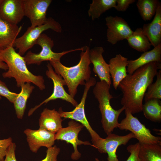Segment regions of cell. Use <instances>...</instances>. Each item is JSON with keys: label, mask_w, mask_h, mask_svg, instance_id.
Masks as SVG:
<instances>
[{"label": "cell", "mask_w": 161, "mask_h": 161, "mask_svg": "<svg viewBox=\"0 0 161 161\" xmlns=\"http://www.w3.org/2000/svg\"><path fill=\"white\" fill-rule=\"evenodd\" d=\"M128 58L120 54L116 55L109 61V73L114 88L116 90L120 82L127 75Z\"/></svg>", "instance_id": "obj_17"}, {"label": "cell", "mask_w": 161, "mask_h": 161, "mask_svg": "<svg viewBox=\"0 0 161 161\" xmlns=\"http://www.w3.org/2000/svg\"><path fill=\"white\" fill-rule=\"evenodd\" d=\"M60 151L56 145L47 148L45 158L41 161H58L57 157Z\"/></svg>", "instance_id": "obj_31"}, {"label": "cell", "mask_w": 161, "mask_h": 161, "mask_svg": "<svg viewBox=\"0 0 161 161\" xmlns=\"http://www.w3.org/2000/svg\"><path fill=\"white\" fill-rule=\"evenodd\" d=\"M125 110L126 117L119 123V129L131 131L140 143L161 144V137L153 135L149 129L137 117L127 110Z\"/></svg>", "instance_id": "obj_8"}, {"label": "cell", "mask_w": 161, "mask_h": 161, "mask_svg": "<svg viewBox=\"0 0 161 161\" xmlns=\"http://www.w3.org/2000/svg\"><path fill=\"white\" fill-rule=\"evenodd\" d=\"M161 63L152 62L136 70L120 83L119 87L123 93L121 104L132 114L142 111L143 100L149 86L152 83Z\"/></svg>", "instance_id": "obj_1"}, {"label": "cell", "mask_w": 161, "mask_h": 161, "mask_svg": "<svg viewBox=\"0 0 161 161\" xmlns=\"http://www.w3.org/2000/svg\"><path fill=\"white\" fill-rule=\"evenodd\" d=\"M140 148V144L139 142L129 145L127 149L130 154L126 161H141L139 157ZM95 161H101L97 158H95Z\"/></svg>", "instance_id": "obj_29"}, {"label": "cell", "mask_w": 161, "mask_h": 161, "mask_svg": "<svg viewBox=\"0 0 161 161\" xmlns=\"http://www.w3.org/2000/svg\"><path fill=\"white\" fill-rule=\"evenodd\" d=\"M0 69L6 70L8 67L7 64L0 58Z\"/></svg>", "instance_id": "obj_35"}, {"label": "cell", "mask_w": 161, "mask_h": 161, "mask_svg": "<svg viewBox=\"0 0 161 161\" xmlns=\"http://www.w3.org/2000/svg\"><path fill=\"white\" fill-rule=\"evenodd\" d=\"M47 69L46 72V75L48 78L52 80L53 83L52 93L39 104L30 109L28 112V116L31 115L36 109L43 104H46L50 101L58 99L69 102L75 107L78 104L74 98L65 91L64 86H66V83L63 78L55 72L49 63H47Z\"/></svg>", "instance_id": "obj_9"}, {"label": "cell", "mask_w": 161, "mask_h": 161, "mask_svg": "<svg viewBox=\"0 0 161 161\" xmlns=\"http://www.w3.org/2000/svg\"><path fill=\"white\" fill-rule=\"evenodd\" d=\"M160 2L157 0H138L136 5L142 19L145 21L151 19L155 15Z\"/></svg>", "instance_id": "obj_27"}, {"label": "cell", "mask_w": 161, "mask_h": 161, "mask_svg": "<svg viewBox=\"0 0 161 161\" xmlns=\"http://www.w3.org/2000/svg\"><path fill=\"white\" fill-rule=\"evenodd\" d=\"M145 117L150 120L160 123L161 121V104L160 100L150 99L145 101L142 108Z\"/></svg>", "instance_id": "obj_25"}, {"label": "cell", "mask_w": 161, "mask_h": 161, "mask_svg": "<svg viewBox=\"0 0 161 161\" xmlns=\"http://www.w3.org/2000/svg\"><path fill=\"white\" fill-rule=\"evenodd\" d=\"M0 58L7 65V71L2 74L4 78H14L18 87L26 83H32L41 90L45 89L44 80L41 75H33L28 70L24 57L17 52L13 47L0 49Z\"/></svg>", "instance_id": "obj_2"}, {"label": "cell", "mask_w": 161, "mask_h": 161, "mask_svg": "<svg viewBox=\"0 0 161 161\" xmlns=\"http://www.w3.org/2000/svg\"><path fill=\"white\" fill-rule=\"evenodd\" d=\"M105 21L107 27V40L112 45L126 39L133 32L127 22L122 17L109 16L106 17Z\"/></svg>", "instance_id": "obj_12"}, {"label": "cell", "mask_w": 161, "mask_h": 161, "mask_svg": "<svg viewBox=\"0 0 161 161\" xmlns=\"http://www.w3.org/2000/svg\"><path fill=\"white\" fill-rule=\"evenodd\" d=\"M156 76L155 82L151 83L147 88L144 96L145 101L151 99H161V69L158 71Z\"/></svg>", "instance_id": "obj_28"}, {"label": "cell", "mask_w": 161, "mask_h": 161, "mask_svg": "<svg viewBox=\"0 0 161 161\" xmlns=\"http://www.w3.org/2000/svg\"><path fill=\"white\" fill-rule=\"evenodd\" d=\"M51 29L58 32L61 33L62 29L61 24L52 17L47 18L44 24L34 27H29L24 34L17 38L13 47L18 50V53L24 55L29 49L35 45L36 41L44 31Z\"/></svg>", "instance_id": "obj_7"}, {"label": "cell", "mask_w": 161, "mask_h": 161, "mask_svg": "<svg viewBox=\"0 0 161 161\" xmlns=\"http://www.w3.org/2000/svg\"><path fill=\"white\" fill-rule=\"evenodd\" d=\"M152 62L161 63V44L151 50L144 52L137 59L128 60L127 72L131 74L140 67Z\"/></svg>", "instance_id": "obj_20"}, {"label": "cell", "mask_w": 161, "mask_h": 161, "mask_svg": "<svg viewBox=\"0 0 161 161\" xmlns=\"http://www.w3.org/2000/svg\"><path fill=\"white\" fill-rule=\"evenodd\" d=\"M142 28L154 47L161 44V4H159L154 17L151 22L144 24Z\"/></svg>", "instance_id": "obj_19"}, {"label": "cell", "mask_w": 161, "mask_h": 161, "mask_svg": "<svg viewBox=\"0 0 161 161\" xmlns=\"http://www.w3.org/2000/svg\"><path fill=\"white\" fill-rule=\"evenodd\" d=\"M103 48L100 46L95 47L90 49L89 57L91 63L93 66V71L98 77L100 81H105L109 86L112 84L109 64L103 55Z\"/></svg>", "instance_id": "obj_15"}, {"label": "cell", "mask_w": 161, "mask_h": 161, "mask_svg": "<svg viewBox=\"0 0 161 161\" xmlns=\"http://www.w3.org/2000/svg\"><path fill=\"white\" fill-rule=\"evenodd\" d=\"M135 1V0H116V4L114 8L118 11H125L130 4Z\"/></svg>", "instance_id": "obj_33"}, {"label": "cell", "mask_w": 161, "mask_h": 161, "mask_svg": "<svg viewBox=\"0 0 161 161\" xmlns=\"http://www.w3.org/2000/svg\"><path fill=\"white\" fill-rule=\"evenodd\" d=\"M116 0H93L88 11L89 16L92 21L98 18L106 11L114 8Z\"/></svg>", "instance_id": "obj_26"}, {"label": "cell", "mask_w": 161, "mask_h": 161, "mask_svg": "<svg viewBox=\"0 0 161 161\" xmlns=\"http://www.w3.org/2000/svg\"><path fill=\"white\" fill-rule=\"evenodd\" d=\"M140 144L141 161H161V144Z\"/></svg>", "instance_id": "obj_24"}, {"label": "cell", "mask_w": 161, "mask_h": 161, "mask_svg": "<svg viewBox=\"0 0 161 161\" xmlns=\"http://www.w3.org/2000/svg\"><path fill=\"white\" fill-rule=\"evenodd\" d=\"M129 45L140 52L148 51L151 44L147 37L143 33L142 28H138L126 39Z\"/></svg>", "instance_id": "obj_23"}, {"label": "cell", "mask_w": 161, "mask_h": 161, "mask_svg": "<svg viewBox=\"0 0 161 161\" xmlns=\"http://www.w3.org/2000/svg\"><path fill=\"white\" fill-rule=\"evenodd\" d=\"M22 28L21 26L10 23L0 18V49L13 47Z\"/></svg>", "instance_id": "obj_21"}, {"label": "cell", "mask_w": 161, "mask_h": 161, "mask_svg": "<svg viewBox=\"0 0 161 161\" xmlns=\"http://www.w3.org/2000/svg\"><path fill=\"white\" fill-rule=\"evenodd\" d=\"M1 96H0V99H1Z\"/></svg>", "instance_id": "obj_37"}, {"label": "cell", "mask_w": 161, "mask_h": 161, "mask_svg": "<svg viewBox=\"0 0 161 161\" xmlns=\"http://www.w3.org/2000/svg\"><path fill=\"white\" fill-rule=\"evenodd\" d=\"M24 133L30 151L36 153L42 146L47 148L52 147L55 144V134L44 129L39 128L34 130L27 129Z\"/></svg>", "instance_id": "obj_14"}, {"label": "cell", "mask_w": 161, "mask_h": 161, "mask_svg": "<svg viewBox=\"0 0 161 161\" xmlns=\"http://www.w3.org/2000/svg\"><path fill=\"white\" fill-rule=\"evenodd\" d=\"M12 142L11 137L0 140V161L4 160L7 150Z\"/></svg>", "instance_id": "obj_32"}, {"label": "cell", "mask_w": 161, "mask_h": 161, "mask_svg": "<svg viewBox=\"0 0 161 161\" xmlns=\"http://www.w3.org/2000/svg\"><path fill=\"white\" fill-rule=\"evenodd\" d=\"M58 111L47 108L44 109L39 120V128L55 134L62 128V120Z\"/></svg>", "instance_id": "obj_18"}, {"label": "cell", "mask_w": 161, "mask_h": 161, "mask_svg": "<svg viewBox=\"0 0 161 161\" xmlns=\"http://www.w3.org/2000/svg\"><path fill=\"white\" fill-rule=\"evenodd\" d=\"M110 86L105 81H100L96 82L93 90L95 97L99 103L102 127L107 135L118 128V117L125 109L123 106L118 110L112 108L110 101L113 97L110 93Z\"/></svg>", "instance_id": "obj_4"}, {"label": "cell", "mask_w": 161, "mask_h": 161, "mask_svg": "<svg viewBox=\"0 0 161 161\" xmlns=\"http://www.w3.org/2000/svg\"><path fill=\"white\" fill-rule=\"evenodd\" d=\"M20 92L13 103L17 117L22 119L25 110L28 99L30 97L35 87L30 83H26L21 85Z\"/></svg>", "instance_id": "obj_22"}, {"label": "cell", "mask_w": 161, "mask_h": 161, "mask_svg": "<svg viewBox=\"0 0 161 161\" xmlns=\"http://www.w3.org/2000/svg\"><path fill=\"white\" fill-rule=\"evenodd\" d=\"M18 94L11 92L5 84L0 79V96L6 98L10 102L13 103Z\"/></svg>", "instance_id": "obj_30"}, {"label": "cell", "mask_w": 161, "mask_h": 161, "mask_svg": "<svg viewBox=\"0 0 161 161\" xmlns=\"http://www.w3.org/2000/svg\"><path fill=\"white\" fill-rule=\"evenodd\" d=\"M24 16L22 0H4L0 6V18L17 25Z\"/></svg>", "instance_id": "obj_16"}, {"label": "cell", "mask_w": 161, "mask_h": 161, "mask_svg": "<svg viewBox=\"0 0 161 161\" xmlns=\"http://www.w3.org/2000/svg\"><path fill=\"white\" fill-rule=\"evenodd\" d=\"M35 44L38 45L41 48L39 53H35L30 51L27 52L24 57L27 65H40L44 61H60L64 55L77 51L84 50L86 46L80 48L64 51L61 52H55L52 50L54 45V41L45 33L42 34L36 41Z\"/></svg>", "instance_id": "obj_5"}, {"label": "cell", "mask_w": 161, "mask_h": 161, "mask_svg": "<svg viewBox=\"0 0 161 161\" xmlns=\"http://www.w3.org/2000/svg\"><path fill=\"white\" fill-rule=\"evenodd\" d=\"M52 0H22L24 16L30 20L34 27L45 24L47 18V12Z\"/></svg>", "instance_id": "obj_11"}, {"label": "cell", "mask_w": 161, "mask_h": 161, "mask_svg": "<svg viewBox=\"0 0 161 161\" xmlns=\"http://www.w3.org/2000/svg\"><path fill=\"white\" fill-rule=\"evenodd\" d=\"M133 138L135 137L131 132L122 136L111 133L102 138L97 150L100 153L107 154L108 161H119L116 154L117 148L121 145H126Z\"/></svg>", "instance_id": "obj_13"}, {"label": "cell", "mask_w": 161, "mask_h": 161, "mask_svg": "<svg viewBox=\"0 0 161 161\" xmlns=\"http://www.w3.org/2000/svg\"><path fill=\"white\" fill-rule=\"evenodd\" d=\"M4 0H0V6L3 2Z\"/></svg>", "instance_id": "obj_36"}, {"label": "cell", "mask_w": 161, "mask_h": 161, "mask_svg": "<svg viewBox=\"0 0 161 161\" xmlns=\"http://www.w3.org/2000/svg\"><path fill=\"white\" fill-rule=\"evenodd\" d=\"M83 127L82 124L72 120L68 122L67 127L62 128L55 134V140L64 141L72 145L74 151L71 154V158L73 160H78L81 157V154L78 149V145H84L94 147L89 142L83 141L78 139V134Z\"/></svg>", "instance_id": "obj_10"}, {"label": "cell", "mask_w": 161, "mask_h": 161, "mask_svg": "<svg viewBox=\"0 0 161 161\" xmlns=\"http://www.w3.org/2000/svg\"><path fill=\"white\" fill-rule=\"evenodd\" d=\"M16 145L12 142L8 148L3 161H17L15 155Z\"/></svg>", "instance_id": "obj_34"}, {"label": "cell", "mask_w": 161, "mask_h": 161, "mask_svg": "<svg viewBox=\"0 0 161 161\" xmlns=\"http://www.w3.org/2000/svg\"><path fill=\"white\" fill-rule=\"evenodd\" d=\"M89 47L86 46L80 53L78 63L73 66L63 65L60 61H49L55 72L60 75L65 81L69 94L74 98L77 92L79 85H85L90 79L91 64L89 57Z\"/></svg>", "instance_id": "obj_3"}, {"label": "cell", "mask_w": 161, "mask_h": 161, "mask_svg": "<svg viewBox=\"0 0 161 161\" xmlns=\"http://www.w3.org/2000/svg\"><path fill=\"white\" fill-rule=\"evenodd\" d=\"M96 82L95 78L93 77H91L90 80L86 82L80 102L73 110L70 112H65L62 110L61 108H60L58 112L61 117L70 119L78 122L85 127L91 137L94 147L97 149L103 138L101 137L91 127L86 117L84 110L86 100L88 91L91 87L94 86Z\"/></svg>", "instance_id": "obj_6"}]
</instances>
